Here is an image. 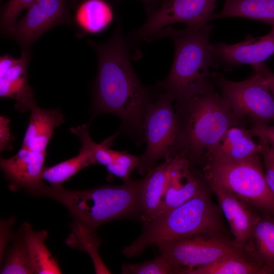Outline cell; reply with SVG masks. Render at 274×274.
<instances>
[{
  "label": "cell",
  "instance_id": "cell-1",
  "mask_svg": "<svg viewBox=\"0 0 274 274\" xmlns=\"http://www.w3.org/2000/svg\"><path fill=\"white\" fill-rule=\"evenodd\" d=\"M120 22H118L107 41H89L98 57L91 116L106 113L117 115L122 121L119 130L140 145L145 142L143 123L151 93L141 83L132 67L129 45Z\"/></svg>",
  "mask_w": 274,
  "mask_h": 274
},
{
  "label": "cell",
  "instance_id": "cell-2",
  "mask_svg": "<svg viewBox=\"0 0 274 274\" xmlns=\"http://www.w3.org/2000/svg\"><path fill=\"white\" fill-rule=\"evenodd\" d=\"M178 133L174 156L191 165L204 164L231 127L241 126V119L212 87L184 101L177 102Z\"/></svg>",
  "mask_w": 274,
  "mask_h": 274
},
{
  "label": "cell",
  "instance_id": "cell-3",
  "mask_svg": "<svg viewBox=\"0 0 274 274\" xmlns=\"http://www.w3.org/2000/svg\"><path fill=\"white\" fill-rule=\"evenodd\" d=\"M213 25L186 26L177 29L171 26L156 33L151 40L170 38L175 55L170 71L155 87L170 93L177 102L202 93L213 86L210 68L214 65L210 36Z\"/></svg>",
  "mask_w": 274,
  "mask_h": 274
},
{
  "label": "cell",
  "instance_id": "cell-4",
  "mask_svg": "<svg viewBox=\"0 0 274 274\" xmlns=\"http://www.w3.org/2000/svg\"><path fill=\"white\" fill-rule=\"evenodd\" d=\"M143 179L120 186H103L71 190L61 186L40 187L27 191L35 196L53 199L64 205L75 220L96 229L106 222L140 216Z\"/></svg>",
  "mask_w": 274,
  "mask_h": 274
},
{
  "label": "cell",
  "instance_id": "cell-5",
  "mask_svg": "<svg viewBox=\"0 0 274 274\" xmlns=\"http://www.w3.org/2000/svg\"><path fill=\"white\" fill-rule=\"evenodd\" d=\"M222 223L207 188L191 199L144 226L140 235L122 253L130 258L148 247L200 233L221 234Z\"/></svg>",
  "mask_w": 274,
  "mask_h": 274
},
{
  "label": "cell",
  "instance_id": "cell-6",
  "mask_svg": "<svg viewBox=\"0 0 274 274\" xmlns=\"http://www.w3.org/2000/svg\"><path fill=\"white\" fill-rule=\"evenodd\" d=\"M260 155L236 161H208L203 178L264 214H274V194L266 183Z\"/></svg>",
  "mask_w": 274,
  "mask_h": 274
},
{
  "label": "cell",
  "instance_id": "cell-7",
  "mask_svg": "<svg viewBox=\"0 0 274 274\" xmlns=\"http://www.w3.org/2000/svg\"><path fill=\"white\" fill-rule=\"evenodd\" d=\"M160 90L157 96L151 94L147 104L143 123L147 147L136 168L141 175L150 170L160 159L173 157L174 153L178 133L177 117L172 105L175 99Z\"/></svg>",
  "mask_w": 274,
  "mask_h": 274
},
{
  "label": "cell",
  "instance_id": "cell-8",
  "mask_svg": "<svg viewBox=\"0 0 274 274\" xmlns=\"http://www.w3.org/2000/svg\"><path fill=\"white\" fill-rule=\"evenodd\" d=\"M157 246L160 253L179 269L178 274L184 269L207 265L227 257L253 256L247 246H240L221 234H196Z\"/></svg>",
  "mask_w": 274,
  "mask_h": 274
},
{
  "label": "cell",
  "instance_id": "cell-9",
  "mask_svg": "<svg viewBox=\"0 0 274 274\" xmlns=\"http://www.w3.org/2000/svg\"><path fill=\"white\" fill-rule=\"evenodd\" d=\"M221 95L241 120L250 118L256 125L274 122V97L264 75L255 72L244 81L234 82L214 74Z\"/></svg>",
  "mask_w": 274,
  "mask_h": 274
},
{
  "label": "cell",
  "instance_id": "cell-10",
  "mask_svg": "<svg viewBox=\"0 0 274 274\" xmlns=\"http://www.w3.org/2000/svg\"><path fill=\"white\" fill-rule=\"evenodd\" d=\"M217 0H166L149 15L145 23L131 32L129 45L151 41L158 32L170 25L182 23L186 26L199 27L212 20Z\"/></svg>",
  "mask_w": 274,
  "mask_h": 274
},
{
  "label": "cell",
  "instance_id": "cell-11",
  "mask_svg": "<svg viewBox=\"0 0 274 274\" xmlns=\"http://www.w3.org/2000/svg\"><path fill=\"white\" fill-rule=\"evenodd\" d=\"M70 22L65 0H36L8 35L22 50H30L32 44L46 31Z\"/></svg>",
  "mask_w": 274,
  "mask_h": 274
},
{
  "label": "cell",
  "instance_id": "cell-12",
  "mask_svg": "<svg viewBox=\"0 0 274 274\" xmlns=\"http://www.w3.org/2000/svg\"><path fill=\"white\" fill-rule=\"evenodd\" d=\"M212 53L214 64L226 68L249 64L256 70L274 54V27L269 33L260 38L249 35L244 41L234 44L212 45Z\"/></svg>",
  "mask_w": 274,
  "mask_h": 274
},
{
  "label": "cell",
  "instance_id": "cell-13",
  "mask_svg": "<svg viewBox=\"0 0 274 274\" xmlns=\"http://www.w3.org/2000/svg\"><path fill=\"white\" fill-rule=\"evenodd\" d=\"M30 59V51L27 50H23L18 59L8 54L0 58V96L14 99L15 108L22 113L36 104L27 74Z\"/></svg>",
  "mask_w": 274,
  "mask_h": 274
},
{
  "label": "cell",
  "instance_id": "cell-14",
  "mask_svg": "<svg viewBox=\"0 0 274 274\" xmlns=\"http://www.w3.org/2000/svg\"><path fill=\"white\" fill-rule=\"evenodd\" d=\"M46 153L21 147L13 157L1 158V168L11 190L23 188L27 191L44 184L42 175Z\"/></svg>",
  "mask_w": 274,
  "mask_h": 274
},
{
  "label": "cell",
  "instance_id": "cell-15",
  "mask_svg": "<svg viewBox=\"0 0 274 274\" xmlns=\"http://www.w3.org/2000/svg\"><path fill=\"white\" fill-rule=\"evenodd\" d=\"M181 158L176 155L165 159L148 171L143 178L139 217L144 226L157 215L162 197Z\"/></svg>",
  "mask_w": 274,
  "mask_h": 274
},
{
  "label": "cell",
  "instance_id": "cell-16",
  "mask_svg": "<svg viewBox=\"0 0 274 274\" xmlns=\"http://www.w3.org/2000/svg\"><path fill=\"white\" fill-rule=\"evenodd\" d=\"M215 194L229 225L234 241L246 247L260 216L236 195L219 186L208 184Z\"/></svg>",
  "mask_w": 274,
  "mask_h": 274
},
{
  "label": "cell",
  "instance_id": "cell-17",
  "mask_svg": "<svg viewBox=\"0 0 274 274\" xmlns=\"http://www.w3.org/2000/svg\"><path fill=\"white\" fill-rule=\"evenodd\" d=\"M206 189L203 180L193 167L182 157L162 197L156 217L180 206Z\"/></svg>",
  "mask_w": 274,
  "mask_h": 274
},
{
  "label": "cell",
  "instance_id": "cell-18",
  "mask_svg": "<svg viewBox=\"0 0 274 274\" xmlns=\"http://www.w3.org/2000/svg\"><path fill=\"white\" fill-rule=\"evenodd\" d=\"M31 111L28 126L25 131L22 147L33 151L47 152L48 143L54 129L64 122V116L58 109L46 110L36 104Z\"/></svg>",
  "mask_w": 274,
  "mask_h": 274
},
{
  "label": "cell",
  "instance_id": "cell-19",
  "mask_svg": "<svg viewBox=\"0 0 274 274\" xmlns=\"http://www.w3.org/2000/svg\"><path fill=\"white\" fill-rule=\"evenodd\" d=\"M253 136L249 129L241 126L231 127L206 162L209 160L236 161L257 154H261L262 146L260 143H255Z\"/></svg>",
  "mask_w": 274,
  "mask_h": 274
},
{
  "label": "cell",
  "instance_id": "cell-20",
  "mask_svg": "<svg viewBox=\"0 0 274 274\" xmlns=\"http://www.w3.org/2000/svg\"><path fill=\"white\" fill-rule=\"evenodd\" d=\"M247 246L264 267L265 274H274V214L260 216Z\"/></svg>",
  "mask_w": 274,
  "mask_h": 274
},
{
  "label": "cell",
  "instance_id": "cell-21",
  "mask_svg": "<svg viewBox=\"0 0 274 274\" xmlns=\"http://www.w3.org/2000/svg\"><path fill=\"white\" fill-rule=\"evenodd\" d=\"M235 17L261 21L274 27V0H226L212 20Z\"/></svg>",
  "mask_w": 274,
  "mask_h": 274
},
{
  "label": "cell",
  "instance_id": "cell-22",
  "mask_svg": "<svg viewBox=\"0 0 274 274\" xmlns=\"http://www.w3.org/2000/svg\"><path fill=\"white\" fill-rule=\"evenodd\" d=\"M22 230L36 273H61L57 261L44 243L48 235V232L45 230L35 231L28 222L23 224Z\"/></svg>",
  "mask_w": 274,
  "mask_h": 274
},
{
  "label": "cell",
  "instance_id": "cell-23",
  "mask_svg": "<svg viewBox=\"0 0 274 274\" xmlns=\"http://www.w3.org/2000/svg\"><path fill=\"white\" fill-rule=\"evenodd\" d=\"M181 274H265L263 266L251 255L227 257L212 263L183 270Z\"/></svg>",
  "mask_w": 274,
  "mask_h": 274
},
{
  "label": "cell",
  "instance_id": "cell-24",
  "mask_svg": "<svg viewBox=\"0 0 274 274\" xmlns=\"http://www.w3.org/2000/svg\"><path fill=\"white\" fill-rule=\"evenodd\" d=\"M71 229L66 244L71 248L87 253L93 261L96 273H111L98 253L101 241L97 236L95 229L75 220Z\"/></svg>",
  "mask_w": 274,
  "mask_h": 274
},
{
  "label": "cell",
  "instance_id": "cell-25",
  "mask_svg": "<svg viewBox=\"0 0 274 274\" xmlns=\"http://www.w3.org/2000/svg\"><path fill=\"white\" fill-rule=\"evenodd\" d=\"M113 19L110 6L104 0H86L79 7L75 20L84 31L95 33L104 30Z\"/></svg>",
  "mask_w": 274,
  "mask_h": 274
},
{
  "label": "cell",
  "instance_id": "cell-26",
  "mask_svg": "<svg viewBox=\"0 0 274 274\" xmlns=\"http://www.w3.org/2000/svg\"><path fill=\"white\" fill-rule=\"evenodd\" d=\"M97 164L93 152L81 146L78 155L50 167H45L42 179L51 186H61L82 169Z\"/></svg>",
  "mask_w": 274,
  "mask_h": 274
},
{
  "label": "cell",
  "instance_id": "cell-27",
  "mask_svg": "<svg viewBox=\"0 0 274 274\" xmlns=\"http://www.w3.org/2000/svg\"><path fill=\"white\" fill-rule=\"evenodd\" d=\"M1 274L36 273L23 236L19 239L9 252L1 270Z\"/></svg>",
  "mask_w": 274,
  "mask_h": 274
},
{
  "label": "cell",
  "instance_id": "cell-28",
  "mask_svg": "<svg viewBox=\"0 0 274 274\" xmlns=\"http://www.w3.org/2000/svg\"><path fill=\"white\" fill-rule=\"evenodd\" d=\"M179 269L165 256L160 254L153 260L136 264H123V274H178Z\"/></svg>",
  "mask_w": 274,
  "mask_h": 274
},
{
  "label": "cell",
  "instance_id": "cell-29",
  "mask_svg": "<svg viewBox=\"0 0 274 274\" xmlns=\"http://www.w3.org/2000/svg\"><path fill=\"white\" fill-rule=\"evenodd\" d=\"M35 1L9 0L1 10V32L8 35L14 28L21 12L28 9Z\"/></svg>",
  "mask_w": 274,
  "mask_h": 274
},
{
  "label": "cell",
  "instance_id": "cell-30",
  "mask_svg": "<svg viewBox=\"0 0 274 274\" xmlns=\"http://www.w3.org/2000/svg\"><path fill=\"white\" fill-rule=\"evenodd\" d=\"M259 143L262 146L261 155L263 158L266 181L274 194V146L260 141Z\"/></svg>",
  "mask_w": 274,
  "mask_h": 274
},
{
  "label": "cell",
  "instance_id": "cell-31",
  "mask_svg": "<svg viewBox=\"0 0 274 274\" xmlns=\"http://www.w3.org/2000/svg\"><path fill=\"white\" fill-rule=\"evenodd\" d=\"M10 120L4 116L0 117V150H10L14 137L11 133Z\"/></svg>",
  "mask_w": 274,
  "mask_h": 274
},
{
  "label": "cell",
  "instance_id": "cell-32",
  "mask_svg": "<svg viewBox=\"0 0 274 274\" xmlns=\"http://www.w3.org/2000/svg\"><path fill=\"white\" fill-rule=\"evenodd\" d=\"M249 130L252 135L258 138L259 141L274 146V125H256Z\"/></svg>",
  "mask_w": 274,
  "mask_h": 274
},
{
  "label": "cell",
  "instance_id": "cell-33",
  "mask_svg": "<svg viewBox=\"0 0 274 274\" xmlns=\"http://www.w3.org/2000/svg\"><path fill=\"white\" fill-rule=\"evenodd\" d=\"M114 162L132 171L138 165L139 157L126 153L112 150Z\"/></svg>",
  "mask_w": 274,
  "mask_h": 274
},
{
  "label": "cell",
  "instance_id": "cell-34",
  "mask_svg": "<svg viewBox=\"0 0 274 274\" xmlns=\"http://www.w3.org/2000/svg\"><path fill=\"white\" fill-rule=\"evenodd\" d=\"M106 167L109 172L122 179L124 183L131 181L130 176L132 171L130 169L114 162Z\"/></svg>",
  "mask_w": 274,
  "mask_h": 274
},
{
  "label": "cell",
  "instance_id": "cell-35",
  "mask_svg": "<svg viewBox=\"0 0 274 274\" xmlns=\"http://www.w3.org/2000/svg\"><path fill=\"white\" fill-rule=\"evenodd\" d=\"M257 72H260L262 73L265 77L267 81L268 82L271 92L274 97V77L271 75V72H270L264 65V64H262Z\"/></svg>",
  "mask_w": 274,
  "mask_h": 274
},
{
  "label": "cell",
  "instance_id": "cell-36",
  "mask_svg": "<svg viewBox=\"0 0 274 274\" xmlns=\"http://www.w3.org/2000/svg\"><path fill=\"white\" fill-rule=\"evenodd\" d=\"M142 1L145 3H152L154 0H142Z\"/></svg>",
  "mask_w": 274,
  "mask_h": 274
},
{
  "label": "cell",
  "instance_id": "cell-37",
  "mask_svg": "<svg viewBox=\"0 0 274 274\" xmlns=\"http://www.w3.org/2000/svg\"><path fill=\"white\" fill-rule=\"evenodd\" d=\"M271 75L273 77H274V73H271Z\"/></svg>",
  "mask_w": 274,
  "mask_h": 274
}]
</instances>
